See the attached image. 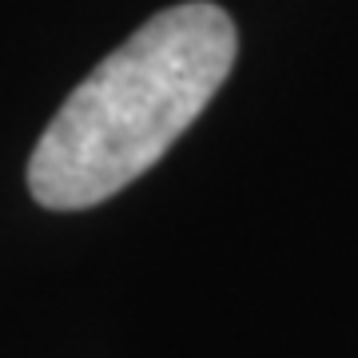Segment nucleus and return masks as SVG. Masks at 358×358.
Wrapping results in <instances>:
<instances>
[{
    "mask_svg": "<svg viewBox=\"0 0 358 358\" xmlns=\"http://www.w3.org/2000/svg\"><path fill=\"white\" fill-rule=\"evenodd\" d=\"M235 52V24L211 0L155 13L52 115L28 159L32 195L84 211L124 192L199 120Z\"/></svg>",
    "mask_w": 358,
    "mask_h": 358,
    "instance_id": "nucleus-1",
    "label": "nucleus"
}]
</instances>
